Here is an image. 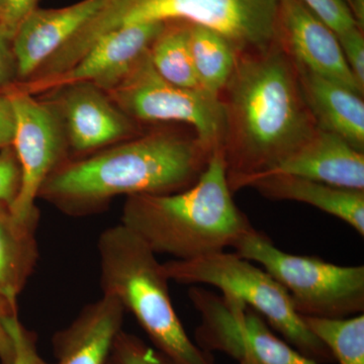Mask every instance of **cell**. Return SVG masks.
<instances>
[{
    "label": "cell",
    "instance_id": "cell-7",
    "mask_svg": "<svg viewBox=\"0 0 364 364\" xmlns=\"http://www.w3.org/2000/svg\"><path fill=\"white\" fill-rule=\"evenodd\" d=\"M235 252L259 263L286 289L296 312L306 317L342 318L364 311V267H340L310 256L291 255L251 227Z\"/></svg>",
    "mask_w": 364,
    "mask_h": 364
},
{
    "label": "cell",
    "instance_id": "cell-2",
    "mask_svg": "<svg viewBox=\"0 0 364 364\" xmlns=\"http://www.w3.org/2000/svg\"><path fill=\"white\" fill-rule=\"evenodd\" d=\"M212 153L196 136L153 132L64 162L48 177L39 198L80 217L100 212L119 196L179 193L198 181Z\"/></svg>",
    "mask_w": 364,
    "mask_h": 364
},
{
    "label": "cell",
    "instance_id": "cell-12",
    "mask_svg": "<svg viewBox=\"0 0 364 364\" xmlns=\"http://www.w3.org/2000/svg\"><path fill=\"white\" fill-rule=\"evenodd\" d=\"M277 43L294 65L363 95L336 33L301 0H279Z\"/></svg>",
    "mask_w": 364,
    "mask_h": 364
},
{
    "label": "cell",
    "instance_id": "cell-25",
    "mask_svg": "<svg viewBox=\"0 0 364 364\" xmlns=\"http://www.w3.org/2000/svg\"><path fill=\"white\" fill-rule=\"evenodd\" d=\"M316 16L336 33L337 37L356 28L359 25L353 14L341 0H301Z\"/></svg>",
    "mask_w": 364,
    "mask_h": 364
},
{
    "label": "cell",
    "instance_id": "cell-9",
    "mask_svg": "<svg viewBox=\"0 0 364 364\" xmlns=\"http://www.w3.org/2000/svg\"><path fill=\"white\" fill-rule=\"evenodd\" d=\"M188 294L202 318L196 340L203 350L222 352L238 361L250 356L257 364H318L279 338L243 301L200 287H193Z\"/></svg>",
    "mask_w": 364,
    "mask_h": 364
},
{
    "label": "cell",
    "instance_id": "cell-33",
    "mask_svg": "<svg viewBox=\"0 0 364 364\" xmlns=\"http://www.w3.org/2000/svg\"><path fill=\"white\" fill-rule=\"evenodd\" d=\"M239 363L240 364H257L253 358H251L250 356H245V358H241L239 360Z\"/></svg>",
    "mask_w": 364,
    "mask_h": 364
},
{
    "label": "cell",
    "instance_id": "cell-26",
    "mask_svg": "<svg viewBox=\"0 0 364 364\" xmlns=\"http://www.w3.org/2000/svg\"><path fill=\"white\" fill-rule=\"evenodd\" d=\"M21 186V167L13 145L0 150V202L13 205Z\"/></svg>",
    "mask_w": 364,
    "mask_h": 364
},
{
    "label": "cell",
    "instance_id": "cell-4",
    "mask_svg": "<svg viewBox=\"0 0 364 364\" xmlns=\"http://www.w3.org/2000/svg\"><path fill=\"white\" fill-rule=\"evenodd\" d=\"M186 21L207 26L238 53L277 44L279 0H105L100 11L44 67L56 76L68 70L105 33L136 23Z\"/></svg>",
    "mask_w": 364,
    "mask_h": 364
},
{
    "label": "cell",
    "instance_id": "cell-30",
    "mask_svg": "<svg viewBox=\"0 0 364 364\" xmlns=\"http://www.w3.org/2000/svg\"><path fill=\"white\" fill-rule=\"evenodd\" d=\"M16 133V117L11 97L6 90L0 91V150L13 145Z\"/></svg>",
    "mask_w": 364,
    "mask_h": 364
},
{
    "label": "cell",
    "instance_id": "cell-18",
    "mask_svg": "<svg viewBox=\"0 0 364 364\" xmlns=\"http://www.w3.org/2000/svg\"><path fill=\"white\" fill-rule=\"evenodd\" d=\"M296 67L306 105L318 129L364 151L363 95L318 74Z\"/></svg>",
    "mask_w": 364,
    "mask_h": 364
},
{
    "label": "cell",
    "instance_id": "cell-10",
    "mask_svg": "<svg viewBox=\"0 0 364 364\" xmlns=\"http://www.w3.org/2000/svg\"><path fill=\"white\" fill-rule=\"evenodd\" d=\"M11 97L16 133L14 152L21 167V186L11 210L23 221H39L36 205L41 188L60 165L68 147L61 117L51 102H43L14 85L4 90Z\"/></svg>",
    "mask_w": 364,
    "mask_h": 364
},
{
    "label": "cell",
    "instance_id": "cell-24",
    "mask_svg": "<svg viewBox=\"0 0 364 364\" xmlns=\"http://www.w3.org/2000/svg\"><path fill=\"white\" fill-rule=\"evenodd\" d=\"M4 325L13 341L14 358L11 364H50L38 351L37 335L23 325L18 316L4 318Z\"/></svg>",
    "mask_w": 364,
    "mask_h": 364
},
{
    "label": "cell",
    "instance_id": "cell-35",
    "mask_svg": "<svg viewBox=\"0 0 364 364\" xmlns=\"http://www.w3.org/2000/svg\"><path fill=\"white\" fill-rule=\"evenodd\" d=\"M111 355H112V354H111ZM107 364H117V363H116V361L114 360V359L112 358V356H111V358H109V361H107Z\"/></svg>",
    "mask_w": 364,
    "mask_h": 364
},
{
    "label": "cell",
    "instance_id": "cell-23",
    "mask_svg": "<svg viewBox=\"0 0 364 364\" xmlns=\"http://www.w3.org/2000/svg\"><path fill=\"white\" fill-rule=\"evenodd\" d=\"M111 356L117 364H176L136 335L123 330L114 339Z\"/></svg>",
    "mask_w": 364,
    "mask_h": 364
},
{
    "label": "cell",
    "instance_id": "cell-29",
    "mask_svg": "<svg viewBox=\"0 0 364 364\" xmlns=\"http://www.w3.org/2000/svg\"><path fill=\"white\" fill-rule=\"evenodd\" d=\"M11 41L0 26V91L14 85L18 78Z\"/></svg>",
    "mask_w": 364,
    "mask_h": 364
},
{
    "label": "cell",
    "instance_id": "cell-8",
    "mask_svg": "<svg viewBox=\"0 0 364 364\" xmlns=\"http://www.w3.org/2000/svg\"><path fill=\"white\" fill-rule=\"evenodd\" d=\"M107 93L134 121L188 124L208 149L223 148L225 112L221 97L200 88L179 87L165 80L152 65L149 50L126 77Z\"/></svg>",
    "mask_w": 364,
    "mask_h": 364
},
{
    "label": "cell",
    "instance_id": "cell-14",
    "mask_svg": "<svg viewBox=\"0 0 364 364\" xmlns=\"http://www.w3.org/2000/svg\"><path fill=\"white\" fill-rule=\"evenodd\" d=\"M104 2L82 0L63 9H36L28 14L11 41L18 78L21 82L37 74L100 11Z\"/></svg>",
    "mask_w": 364,
    "mask_h": 364
},
{
    "label": "cell",
    "instance_id": "cell-27",
    "mask_svg": "<svg viewBox=\"0 0 364 364\" xmlns=\"http://www.w3.org/2000/svg\"><path fill=\"white\" fill-rule=\"evenodd\" d=\"M338 41L347 65L359 86L364 90V37L363 28H356L339 36Z\"/></svg>",
    "mask_w": 364,
    "mask_h": 364
},
{
    "label": "cell",
    "instance_id": "cell-1",
    "mask_svg": "<svg viewBox=\"0 0 364 364\" xmlns=\"http://www.w3.org/2000/svg\"><path fill=\"white\" fill-rule=\"evenodd\" d=\"M221 100L223 152L232 191L274 168L318 128L296 67L279 43L238 53Z\"/></svg>",
    "mask_w": 364,
    "mask_h": 364
},
{
    "label": "cell",
    "instance_id": "cell-19",
    "mask_svg": "<svg viewBox=\"0 0 364 364\" xmlns=\"http://www.w3.org/2000/svg\"><path fill=\"white\" fill-rule=\"evenodd\" d=\"M246 186L272 200L308 203L350 225L364 235V191L330 186L289 174L257 177Z\"/></svg>",
    "mask_w": 364,
    "mask_h": 364
},
{
    "label": "cell",
    "instance_id": "cell-5",
    "mask_svg": "<svg viewBox=\"0 0 364 364\" xmlns=\"http://www.w3.org/2000/svg\"><path fill=\"white\" fill-rule=\"evenodd\" d=\"M102 294L130 311L155 348L176 364H215L191 341L174 310L168 277L156 254L123 224L107 228L97 242Z\"/></svg>",
    "mask_w": 364,
    "mask_h": 364
},
{
    "label": "cell",
    "instance_id": "cell-3",
    "mask_svg": "<svg viewBox=\"0 0 364 364\" xmlns=\"http://www.w3.org/2000/svg\"><path fill=\"white\" fill-rule=\"evenodd\" d=\"M121 224L155 254H168L176 260L233 248L252 227L234 202L222 147L213 151L191 188L170 195L128 196Z\"/></svg>",
    "mask_w": 364,
    "mask_h": 364
},
{
    "label": "cell",
    "instance_id": "cell-22",
    "mask_svg": "<svg viewBox=\"0 0 364 364\" xmlns=\"http://www.w3.org/2000/svg\"><path fill=\"white\" fill-rule=\"evenodd\" d=\"M301 317L331 351L334 360L339 364H364L363 314L342 318Z\"/></svg>",
    "mask_w": 364,
    "mask_h": 364
},
{
    "label": "cell",
    "instance_id": "cell-13",
    "mask_svg": "<svg viewBox=\"0 0 364 364\" xmlns=\"http://www.w3.org/2000/svg\"><path fill=\"white\" fill-rule=\"evenodd\" d=\"M55 90L52 104L61 117L67 142L76 152H91L138 134L134 119L97 85L76 82Z\"/></svg>",
    "mask_w": 364,
    "mask_h": 364
},
{
    "label": "cell",
    "instance_id": "cell-16",
    "mask_svg": "<svg viewBox=\"0 0 364 364\" xmlns=\"http://www.w3.org/2000/svg\"><path fill=\"white\" fill-rule=\"evenodd\" d=\"M124 312L122 304L107 294L85 306L53 337L55 364H107L114 339L123 330Z\"/></svg>",
    "mask_w": 364,
    "mask_h": 364
},
{
    "label": "cell",
    "instance_id": "cell-17",
    "mask_svg": "<svg viewBox=\"0 0 364 364\" xmlns=\"http://www.w3.org/2000/svg\"><path fill=\"white\" fill-rule=\"evenodd\" d=\"M39 221H23L0 202V315L18 316V298L39 260Z\"/></svg>",
    "mask_w": 364,
    "mask_h": 364
},
{
    "label": "cell",
    "instance_id": "cell-11",
    "mask_svg": "<svg viewBox=\"0 0 364 364\" xmlns=\"http://www.w3.org/2000/svg\"><path fill=\"white\" fill-rule=\"evenodd\" d=\"M167 23H136L117 28L95 41L68 70L39 81L14 83L35 95L76 82H90L109 92L132 70L139 59L164 30Z\"/></svg>",
    "mask_w": 364,
    "mask_h": 364
},
{
    "label": "cell",
    "instance_id": "cell-34",
    "mask_svg": "<svg viewBox=\"0 0 364 364\" xmlns=\"http://www.w3.org/2000/svg\"><path fill=\"white\" fill-rule=\"evenodd\" d=\"M4 0H0V18H1L2 14H4Z\"/></svg>",
    "mask_w": 364,
    "mask_h": 364
},
{
    "label": "cell",
    "instance_id": "cell-20",
    "mask_svg": "<svg viewBox=\"0 0 364 364\" xmlns=\"http://www.w3.org/2000/svg\"><path fill=\"white\" fill-rule=\"evenodd\" d=\"M189 47L200 90L221 97L233 73L238 52L221 33L193 23L189 26Z\"/></svg>",
    "mask_w": 364,
    "mask_h": 364
},
{
    "label": "cell",
    "instance_id": "cell-21",
    "mask_svg": "<svg viewBox=\"0 0 364 364\" xmlns=\"http://www.w3.org/2000/svg\"><path fill=\"white\" fill-rule=\"evenodd\" d=\"M189 26L186 21H170L149 48L155 70L165 80L183 88H200L191 47Z\"/></svg>",
    "mask_w": 364,
    "mask_h": 364
},
{
    "label": "cell",
    "instance_id": "cell-32",
    "mask_svg": "<svg viewBox=\"0 0 364 364\" xmlns=\"http://www.w3.org/2000/svg\"><path fill=\"white\" fill-rule=\"evenodd\" d=\"M348 7L355 20L361 26H364V0H341Z\"/></svg>",
    "mask_w": 364,
    "mask_h": 364
},
{
    "label": "cell",
    "instance_id": "cell-31",
    "mask_svg": "<svg viewBox=\"0 0 364 364\" xmlns=\"http://www.w3.org/2000/svg\"><path fill=\"white\" fill-rule=\"evenodd\" d=\"M14 358L13 341L4 325V317L0 315V363L11 364Z\"/></svg>",
    "mask_w": 364,
    "mask_h": 364
},
{
    "label": "cell",
    "instance_id": "cell-6",
    "mask_svg": "<svg viewBox=\"0 0 364 364\" xmlns=\"http://www.w3.org/2000/svg\"><path fill=\"white\" fill-rule=\"evenodd\" d=\"M169 280L181 284H208L224 296L243 301L277 330L299 353L318 364L334 361L331 351L306 326L284 287L265 270L236 252L208 254L163 263Z\"/></svg>",
    "mask_w": 364,
    "mask_h": 364
},
{
    "label": "cell",
    "instance_id": "cell-28",
    "mask_svg": "<svg viewBox=\"0 0 364 364\" xmlns=\"http://www.w3.org/2000/svg\"><path fill=\"white\" fill-rule=\"evenodd\" d=\"M37 2L38 0H4L0 26L11 40L21 21L35 11Z\"/></svg>",
    "mask_w": 364,
    "mask_h": 364
},
{
    "label": "cell",
    "instance_id": "cell-15",
    "mask_svg": "<svg viewBox=\"0 0 364 364\" xmlns=\"http://www.w3.org/2000/svg\"><path fill=\"white\" fill-rule=\"evenodd\" d=\"M272 174H289L338 188L364 191V154L341 136L317 128L274 168L250 181Z\"/></svg>",
    "mask_w": 364,
    "mask_h": 364
}]
</instances>
